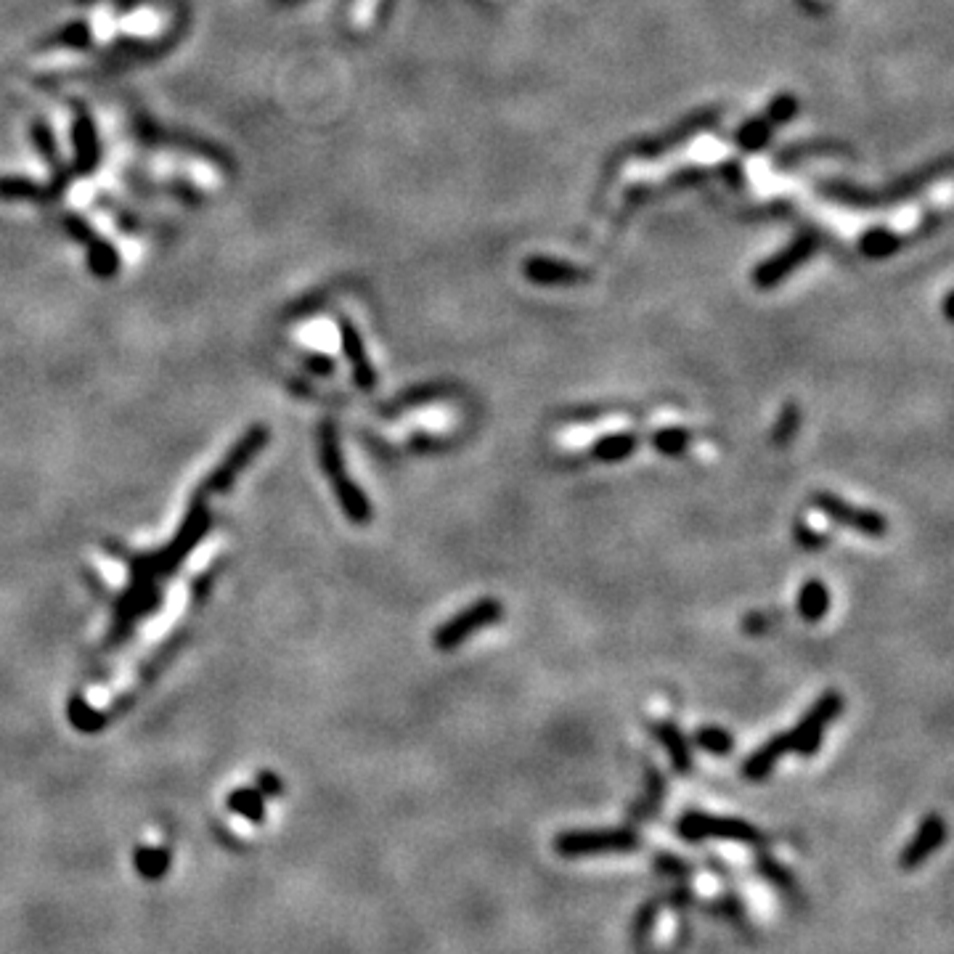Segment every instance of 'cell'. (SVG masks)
Segmentation results:
<instances>
[{"label": "cell", "mask_w": 954, "mask_h": 954, "mask_svg": "<svg viewBox=\"0 0 954 954\" xmlns=\"http://www.w3.org/2000/svg\"><path fill=\"white\" fill-rule=\"evenodd\" d=\"M843 711V695L835 689H827L814 700L809 713L803 716L798 724L788 732L790 753L798 756H814L822 748V737H825L827 727L833 724Z\"/></svg>", "instance_id": "6da1fadb"}, {"label": "cell", "mask_w": 954, "mask_h": 954, "mask_svg": "<svg viewBox=\"0 0 954 954\" xmlns=\"http://www.w3.org/2000/svg\"><path fill=\"white\" fill-rule=\"evenodd\" d=\"M504 618V605H501L499 599L485 597L477 599L475 605L464 607L462 613H456L451 621H446L443 626H438L435 631V647L440 652H451L456 647H462L472 634L477 631L488 629V626H496V623Z\"/></svg>", "instance_id": "7a4b0ae2"}, {"label": "cell", "mask_w": 954, "mask_h": 954, "mask_svg": "<svg viewBox=\"0 0 954 954\" xmlns=\"http://www.w3.org/2000/svg\"><path fill=\"white\" fill-rule=\"evenodd\" d=\"M321 459H324L326 475L332 477L334 491H337V499H340L342 509H345V515H348L350 523L364 525L371 520V504L369 499L364 496V491L358 488L348 475H345V464H342V454H340V443H337V435H334L332 427H326L324 430V446H321Z\"/></svg>", "instance_id": "3957f363"}, {"label": "cell", "mask_w": 954, "mask_h": 954, "mask_svg": "<svg viewBox=\"0 0 954 954\" xmlns=\"http://www.w3.org/2000/svg\"><path fill=\"white\" fill-rule=\"evenodd\" d=\"M811 504H814V509H819L827 520H833L835 525H843V528L856 530L859 536L883 538L888 533V520L880 515V512L854 507V504H848L846 499L835 496V493H814V496H811Z\"/></svg>", "instance_id": "277c9868"}, {"label": "cell", "mask_w": 954, "mask_h": 954, "mask_svg": "<svg viewBox=\"0 0 954 954\" xmlns=\"http://www.w3.org/2000/svg\"><path fill=\"white\" fill-rule=\"evenodd\" d=\"M679 835H684L687 841H703V838H727V841H758L756 827L740 819H721L708 817V814H697L689 811L679 819Z\"/></svg>", "instance_id": "5b68a950"}, {"label": "cell", "mask_w": 954, "mask_h": 954, "mask_svg": "<svg viewBox=\"0 0 954 954\" xmlns=\"http://www.w3.org/2000/svg\"><path fill=\"white\" fill-rule=\"evenodd\" d=\"M636 846V835L631 830H594V833H562L557 838V851L562 856L610 854V851H629Z\"/></svg>", "instance_id": "8992f818"}, {"label": "cell", "mask_w": 954, "mask_h": 954, "mask_svg": "<svg viewBox=\"0 0 954 954\" xmlns=\"http://www.w3.org/2000/svg\"><path fill=\"white\" fill-rule=\"evenodd\" d=\"M814 252V242L811 239H801V242H795L788 252H780L777 258H772L769 263L758 265L756 273H753V284L761 289H769L774 284H780L790 271H795L803 260H809V255Z\"/></svg>", "instance_id": "52a82bcc"}, {"label": "cell", "mask_w": 954, "mask_h": 954, "mask_svg": "<svg viewBox=\"0 0 954 954\" xmlns=\"http://www.w3.org/2000/svg\"><path fill=\"white\" fill-rule=\"evenodd\" d=\"M947 838V825H944V819L939 814H928L923 819V825L917 830V835L909 841V846L904 848V854H901V864L904 867H917L920 862H925L928 856L936 851V848L944 843Z\"/></svg>", "instance_id": "ba28073f"}, {"label": "cell", "mask_w": 954, "mask_h": 954, "mask_svg": "<svg viewBox=\"0 0 954 954\" xmlns=\"http://www.w3.org/2000/svg\"><path fill=\"white\" fill-rule=\"evenodd\" d=\"M785 753H790L788 732H780V735L769 737V740H766L761 748L753 750V753L748 756V761L742 764V777L750 782L764 780V777H769V774L774 772V766L780 764V758L785 756Z\"/></svg>", "instance_id": "9c48e42d"}, {"label": "cell", "mask_w": 954, "mask_h": 954, "mask_svg": "<svg viewBox=\"0 0 954 954\" xmlns=\"http://www.w3.org/2000/svg\"><path fill=\"white\" fill-rule=\"evenodd\" d=\"M652 735L655 740L666 748L668 758H671V764L679 774H689L692 772V748H689V740L684 737V732L676 727L674 721H652Z\"/></svg>", "instance_id": "30bf717a"}, {"label": "cell", "mask_w": 954, "mask_h": 954, "mask_svg": "<svg viewBox=\"0 0 954 954\" xmlns=\"http://www.w3.org/2000/svg\"><path fill=\"white\" fill-rule=\"evenodd\" d=\"M525 276L536 284H546V287H562V284H578L586 281V271L576 268V265L554 263V260H528L525 263Z\"/></svg>", "instance_id": "8fae6325"}, {"label": "cell", "mask_w": 954, "mask_h": 954, "mask_svg": "<svg viewBox=\"0 0 954 954\" xmlns=\"http://www.w3.org/2000/svg\"><path fill=\"white\" fill-rule=\"evenodd\" d=\"M636 448H639V438L634 432H610V435H602L599 440H594L591 459H597L602 464H618L634 456Z\"/></svg>", "instance_id": "7c38bea8"}, {"label": "cell", "mask_w": 954, "mask_h": 954, "mask_svg": "<svg viewBox=\"0 0 954 954\" xmlns=\"http://www.w3.org/2000/svg\"><path fill=\"white\" fill-rule=\"evenodd\" d=\"M798 615H801L806 623H819L830 610V589H827L825 583L819 581V578H811L801 586L798 591Z\"/></svg>", "instance_id": "4fadbf2b"}, {"label": "cell", "mask_w": 954, "mask_h": 954, "mask_svg": "<svg viewBox=\"0 0 954 954\" xmlns=\"http://www.w3.org/2000/svg\"><path fill=\"white\" fill-rule=\"evenodd\" d=\"M342 337H345V353H348L350 366H353L356 385L361 387V390H371L374 382H377V374H374V369H371L369 356H366V350H364V342H361V337H358L350 326L342 329Z\"/></svg>", "instance_id": "5bb4252c"}, {"label": "cell", "mask_w": 954, "mask_h": 954, "mask_svg": "<svg viewBox=\"0 0 954 954\" xmlns=\"http://www.w3.org/2000/svg\"><path fill=\"white\" fill-rule=\"evenodd\" d=\"M133 862H136V870L141 878L159 880L165 878L167 870H170V851L159 846H141L136 856H133Z\"/></svg>", "instance_id": "9a60e30c"}, {"label": "cell", "mask_w": 954, "mask_h": 954, "mask_svg": "<svg viewBox=\"0 0 954 954\" xmlns=\"http://www.w3.org/2000/svg\"><path fill=\"white\" fill-rule=\"evenodd\" d=\"M652 448L663 456H682L687 454L689 443H692V432L684 427H663V430L652 432Z\"/></svg>", "instance_id": "2e32d148"}, {"label": "cell", "mask_w": 954, "mask_h": 954, "mask_svg": "<svg viewBox=\"0 0 954 954\" xmlns=\"http://www.w3.org/2000/svg\"><path fill=\"white\" fill-rule=\"evenodd\" d=\"M228 809L239 814V817L250 819V822H263L265 817V803L260 790H236L228 795Z\"/></svg>", "instance_id": "e0dca14e"}, {"label": "cell", "mask_w": 954, "mask_h": 954, "mask_svg": "<svg viewBox=\"0 0 954 954\" xmlns=\"http://www.w3.org/2000/svg\"><path fill=\"white\" fill-rule=\"evenodd\" d=\"M692 740L697 748H703L705 753H713V756H729L735 750V737L721 727H700Z\"/></svg>", "instance_id": "ac0fdd59"}, {"label": "cell", "mask_w": 954, "mask_h": 954, "mask_svg": "<svg viewBox=\"0 0 954 954\" xmlns=\"http://www.w3.org/2000/svg\"><path fill=\"white\" fill-rule=\"evenodd\" d=\"M798 427H801V409H798V403L795 401H788L785 406H782L777 422H774V430H772L774 446H780V448L788 446L790 440L795 438Z\"/></svg>", "instance_id": "d6986e66"}, {"label": "cell", "mask_w": 954, "mask_h": 954, "mask_svg": "<svg viewBox=\"0 0 954 954\" xmlns=\"http://www.w3.org/2000/svg\"><path fill=\"white\" fill-rule=\"evenodd\" d=\"M663 790H666V780H663V774H660L655 766H647V793H644L642 803H639V806L634 809V817H650L652 811L660 806Z\"/></svg>", "instance_id": "ffe728a7"}, {"label": "cell", "mask_w": 954, "mask_h": 954, "mask_svg": "<svg viewBox=\"0 0 954 954\" xmlns=\"http://www.w3.org/2000/svg\"><path fill=\"white\" fill-rule=\"evenodd\" d=\"M793 538H795V544L803 546L806 552H817V549H822V546L830 541L825 533H819V530H814L811 525L801 523V520L793 525Z\"/></svg>", "instance_id": "44dd1931"}, {"label": "cell", "mask_w": 954, "mask_h": 954, "mask_svg": "<svg viewBox=\"0 0 954 954\" xmlns=\"http://www.w3.org/2000/svg\"><path fill=\"white\" fill-rule=\"evenodd\" d=\"M440 395H446V387H440V385L419 387V390H411L406 398H401V403H406V406H422V403L435 401V398H440Z\"/></svg>", "instance_id": "7402d4cb"}, {"label": "cell", "mask_w": 954, "mask_h": 954, "mask_svg": "<svg viewBox=\"0 0 954 954\" xmlns=\"http://www.w3.org/2000/svg\"><path fill=\"white\" fill-rule=\"evenodd\" d=\"M411 448H414V451H440L443 443L430 438V435H414V438H411Z\"/></svg>", "instance_id": "603a6c76"}, {"label": "cell", "mask_w": 954, "mask_h": 954, "mask_svg": "<svg viewBox=\"0 0 954 954\" xmlns=\"http://www.w3.org/2000/svg\"><path fill=\"white\" fill-rule=\"evenodd\" d=\"M766 629V618L761 613H750L748 615V621H745V631H750V634H761V631Z\"/></svg>", "instance_id": "cb8c5ba5"}]
</instances>
